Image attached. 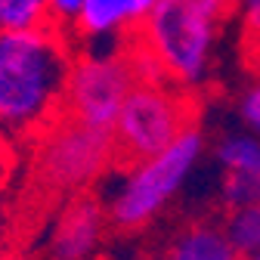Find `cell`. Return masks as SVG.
I'll list each match as a JSON object with an SVG mask.
<instances>
[{"label": "cell", "instance_id": "cell-12", "mask_svg": "<svg viewBox=\"0 0 260 260\" xmlns=\"http://www.w3.org/2000/svg\"><path fill=\"white\" fill-rule=\"evenodd\" d=\"M220 199L230 211L260 205V171H223Z\"/></svg>", "mask_w": 260, "mask_h": 260}, {"label": "cell", "instance_id": "cell-14", "mask_svg": "<svg viewBox=\"0 0 260 260\" xmlns=\"http://www.w3.org/2000/svg\"><path fill=\"white\" fill-rule=\"evenodd\" d=\"M242 59L245 65L260 75V0L245 7V35H242Z\"/></svg>", "mask_w": 260, "mask_h": 260}, {"label": "cell", "instance_id": "cell-16", "mask_svg": "<svg viewBox=\"0 0 260 260\" xmlns=\"http://www.w3.org/2000/svg\"><path fill=\"white\" fill-rule=\"evenodd\" d=\"M10 233H13V214H10L4 189H0V257H4L7 248H10Z\"/></svg>", "mask_w": 260, "mask_h": 260}, {"label": "cell", "instance_id": "cell-1", "mask_svg": "<svg viewBox=\"0 0 260 260\" xmlns=\"http://www.w3.org/2000/svg\"><path fill=\"white\" fill-rule=\"evenodd\" d=\"M75 53L53 25L0 35V134L35 140L62 115Z\"/></svg>", "mask_w": 260, "mask_h": 260}, {"label": "cell", "instance_id": "cell-17", "mask_svg": "<svg viewBox=\"0 0 260 260\" xmlns=\"http://www.w3.org/2000/svg\"><path fill=\"white\" fill-rule=\"evenodd\" d=\"M13 168H16V152H13V143H10L4 134H0V186L10 180Z\"/></svg>", "mask_w": 260, "mask_h": 260}, {"label": "cell", "instance_id": "cell-7", "mask_svg": "<svg viewBox=\"0 0 260 260\" xmlns=\"http://www.w3.org/2000/svg\"><path fill=\"white\" fill-rule=\"evenodd\" d=\"M106 230H109V211L96 192H84L62 202L50 230L53 260H90L103 248Z\"/></svg>", "mask_w": 260, "mask_h": 260}, {"label": "cell", "instance_id": "cell-8", "mask_svg": "<svg viewBox=\"0 0 260 260\" xmlns=\"http://www.w3.org/2000/svg\"><path fill=\"white\" fill-rule=\"evenodd\" d=\"M155 0H84L75 35L84 41H118L143 28Z\"/></svg>", "mask_w": 260, "mask_h": 260}, {"label": "cell", "instance_id": "cell-9", "mask_svg": "<svg viewBox=\"0 0 260 260\" xmlns=\"http://www.w3.org/2000/svg\"><path fill=\"white\" fill-rule=\"evenodd\" d=\"M158 260H239L226 230L214 220H189L165 242Z\"/></svg>", "mask_w": 260, "mask_h": 260}, {"label": "cell", "instance_id": "cell-4", "mask_svg": "<svg viewBox=\"0 0 260 260\" xmlns=\"http://www.w3.org/2000/svg\"><path fill=\"white\" fill-rule=\"evenodd\" d=\"M195 124H199V103L189 90H174L171 84H140L127 96L112 130L115 168L127 171L168 152Z\"/></svg>", "mask_w": 260, "mask_h": 260}, {"label": "cell", "instance_id": "cell-3", "mask_svg": "<svg viewBox=\"0 0 260 260\" xmlns=\"http://www.w3.org/2000/svg\"><path fill=\"white\" fill-rule=\"evenodd\" d=\"M31 143V177L41 192L62 202L93 192L100 177L115 165V137L69 115H59Z\"/></svg>", "mask_w": 260, "mask_h": 260}, {"label": "cell", "instance_id": "cell-18", "mask_svg": "<svg viewBox=\"0 0 260 260\" xmlns=\"http://www.w3.org/2000/svg\"><path fill=\"white\" fill-rule=\"evenodd\" d=\"M248 260H260V254H254V257H248Z\"/></svg>", "mask_w": 260, "mask_h": 260}, {"label": "cell", "instance_id": "cell-10", "mask_svg": "<svg viewBox=\"0 0 260 260\" xmlns=\"http://www.w3.org/2000/svg\"><path fill=\"white\" fill-rule=\"evenodd\" d=\"M50 25V0H0V35H22Z\"/></svg>", "mask_w": 260, "mask_h": 260}, {"label": "cell", "instance_id": "cell-13", "mask_svg": "<svg viewBox=\"0 0 260 260\" xmlns=\"http://www.w3.org/2000/svg\"><path fill=\"white\" fill-rule=\"evenodd\" d=\"M217 161L223 171H260V143L242 134L223 137L217 146Z\"/></svg>", "mask_w": 260, "mask_h": 260}, {"label": "cell", "instance_id": "cell-6", "mask_svg": "<svg viewBox=\"0 0 260 260\" xmlns=\"http://www.w3.org/2000/svg\"><path fill=\"white\" fill-rule=\"evenodd\" d=\"M124 41L127 38L109 41L103 47L93 44L75 53L62 115H69L87 127L106 130V134L115 130L127 96L140 87L134 78V69L127 62Z\"/></svg>", "mask_w": 260, "mask_h": 260}, {"label": "cell", "instance_id": "cell-11", "mask_svg": "<svg viewBox=\"0 0 260 260\" xmlns=\"http://www.w3.org/2000/svg\"><path fill=\"white\" fill-rule=\"evenodd\" d=\"M223 230L239 257L260 254V205L230 211V217L223 220Z\"/></svg>", "mask_w": 260, "mask_h": 260}, {"label": "cell", "instance_id": "cell-2", "mask_svg": "<svg viewBox=\"0 0 260 260\" xmlns=\"http://www.w3.org/2000/svg\"><path fill=\"white\" fill-rule=\"evenodd\" d=\"M236 4L220 0H155L137 35L155 53L168 81L180 90H192L208 75L211 50L226 16Z\"/></svg>", "mask_w": 260, "mask_h": 260}, {"label": "cell", "instance_id": "cell-5", "mask_svg": "<svg viewBox=\"0 0 260 260\" xmlns=\"http://www.w3.org/2000/svg\"><path fill=\"white\" fill-rule=\"evenodd\" d=\"M205 137L202 127L195 124L168 149L137 168H127L118 189L109 195L106 211H109V226L118 233H140L165 211V205L180 192L186 183L189 171L202 155Z\"/></svg>", "mask_w": 260, "mask_h": 260}, {"label": "cell", "instance_id": "cell-15", "mask_svg": "<svg viewBox=\"0 0 260 260\" xmlns=\"http://www.w3.org/2000/svg\"><path fill=\"white\" fill-rule=\"evenodd\" d=\"M242 118L260 134V87H254V90L245 93V100H242Z\"/></svg>", "mask_w": 260, "mask_h": 260}]
</instances>
